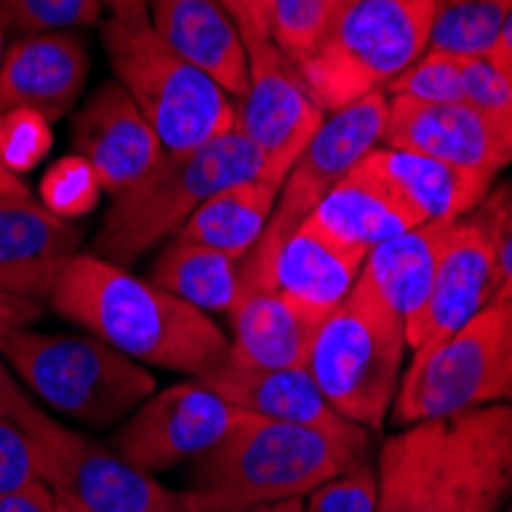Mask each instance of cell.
<instances>
[{
    "label": "cell",
    "mask_w": 512,
    "mask_h": 512,
    "mask_svg": "<svg viewBox=\"0 0 512 512\" xmlns=\"http://www.w3.org/2000/svg\"><path fill=\"white\" fill-rule=\"evenodd\" d=\"M375 467V512H500L512 494V405L402 427Z\"/></svg>",
    "instance_id": "obj_2"
},
{
    "label": "cell",
    "mask_w": 512,
    "mask_h": 512,
    "mask_svg": "<svg viewBox=\"0 0 512 512\" xmlns=\"http://www.w3.org/2000/svg\"><path fill=\"white\" fill-rule=\"evenodd\" d=\"M506 316H509V322H506V356H503V390L512 384V298L506 301ZM503 396V393H500Z\"/></svg>",
    "instance_id": "obj_45"
},
{
    "label": "cell",
    "mask_w": 512,
    "mask_h": 512,
    "mask_svg": "<svg viewBox=\"0 0 512 512\" xmlns=\"http://www.w3.org/2000/svg\"><path fill=\"white\" fill-rule=\"evenodd\" d=\"M463 62L467 59L427 50L387 86V96H402L427 105L467 102V92H463Z\"/></svg>",
    "instance_id": "obj_31"
},
{
    "label": "cell",
    "mask_w": 512,
    "mask_h": 512,
    "mask_svg": "<svg viewBox=\"0 0 512 512\" xmlns=\"http://www.w3.org/2000/svg\"><path fill=\"white\" fill-rule=\"evenodd\" d=\"M148 279L184 304L224 316L249 292L243 258L184 240H172L160 249Z\"/></svg>",
    "instance_id": "obj_26"
},
{
    "label": "cell",
    "mask_w": 512,
    "mask_h": 512,
    "mask_svg": "<svg viewBox=\"0 0 512 512\" xmlns=\"http://www.w3.org/2000/svg\"><path fill=\"white\" fill-rule=\"evenodd\" d=\"M102 194L99 172L80 154L59 157L40 178V203L65 221H80L96 212Z\"/></svg>",
    "instance_id": "obj_30"
},
{
    "label": "cell",
    "mask_w": 512,
    "mask_h": 512,
    "mask_svg": "<svg viewBox=\"0 0 512 512\" xmlns=\"http://www.w3.org/2000/svg\"><path fill=\"white\" fill-rule=\"evenodd\" d=\"M503 512H512V500H509V503H506V509H503Z\"/></svg>",
    "instance_id": "obj_51"
},
{
    "label": "cell",
    "mask_w": 512,
    "mask_h": 512,
    "mask_svg": "<svg viewBox=\"0 0 512 512\" xmlns=\"http://www.w3.org/2000/svg\"><path fill=\"white\" fill-rule=\"evenodd\" d=\"M59 500H62V497H59ZM62 512H83V509H77V506H71V503L62 500Z\"/></svg>",
    "instance_id": "obj_50"
},
{
    "label": "cell",
    "mask_w": 512,
    "mask_h": 512,
    "mask_svg": "<svg viewBox=\"0 0 512 512\" xmlns=\"http://www.w3.org/2000/svg\"><path fill=\"white\" fill-rule=\"evenodd\" d=\"M89 46L74 31L16 37L0 68V111L25 108L50 123L62 120L83 96Z\"/></svg>",
    "instance_id": "obj_20"
},
{
    "label": "cell",
    "mask_w": 512,
    "mask_h": 512,
    "mask_svg": "<svg viewBox=\"0 0 512 512\" xmlns=\"http://www.w3.org/2000/svg\"><path fill=\"white\" fill-rule=\"evenodd\" d=\"M368 448L246 411L212 451L191 463L178 500L188 512L307 497L362 460Z\"/></svg>",
    "instance_id": "obj_3"
},
{
    "label": "cell",
    "mask_w": 512,
    "mask_h": 512,
    "mask_svg": "<svg viewBox=\"0 0 512 512\" xmlns=\"http://www.w3.org/2000/svg\"><path fill=\"white\" fill-rule=\"evenodd\" d=\"M46 307L129 359L194 381L230 359L227 335L209 313L92 252L65 264Z\"/></svg>",
    "instance_id": "obj_1"
},
{
    "label": "cell",
    "mask_w": 512,
    "mask_h": 512,
    "mask_svg": "<svg viewBox=\"0 0 512 512\" xmlns=\"http://www.w3.org/2000/svg\"><path fill=\"white\" fill-rule=\"evenodd\" d=\"M16 424L37 445L43 485L65 503L83 512H188L178 491L132 467L114 448L65 427L40 405H28Z\"/></svg>",
    "instance_id": "obj_10"
},
{
    "label": "cell",
    "mask_w": 512,
    "mask_h": 512,
    "mask_svg": "<svg viewBox=\"0 0 512 512\" xmlns=\"http://www.w3.org/2000/svg\"><path fill=\"white\" fill-rule=\"evenodd\" d=\"M356 0H329V22L341 13V10H347V7H353Z\"/></svg>",
    "instance_id": "obj_47"
},
{
    "label": "cell",
    "mask_w": 512,
    "mask_h": 512,
    "mask_svg": "<svg viewBox=\"0 0 512 512\" xmlns=\"http://www.w3.org/2000/svg\"><path fill=\"white\" fill-rule=\"evenodd\" d=\"M497 295V249H494V218L488 197L470 215L448 224L439 249L433 286L417 310L405 322L408 350H424L460 325H467Z\"/></svg>",
    "instance_id": "obj_13"
},
{
    "label": "cell",
    "mask_w": 512,
    "mask_h": 512,
    "mask_svg": "<svg viewBox=\"0 0 512 512\" xmlns=\"http://www.w3.org/2000/svg\"><path fill=\"white\" fill-rule=\"evenodd\" d=\"M102 43L114 80L145 114L166 154L194 151L237 129V99L209 74L175 56L151 22L105 19Z\"/></svg>",
    "instance_id": "obj_8"
},
{
    "label": "cell",
    "mask_w": 512,
    "mask_h": 512,
    "mask_svg": "<svg viewBox=\"0 0 512 512\" xmlns=\"http://www.w3.org/2000/svg\"><path fill=\"white\" fill-rule=\"evenodd\" d=\"M53 151V123L37 111H0V163L16 178L37 169Z\"/></svg>",
    "instance_id": "obj_32"
},
{
    "label": "cell",
    "mask_w": 512,
    "mask_h": 512,
    "mask_svg": "<svg viewBox=\"0 0 512 512\" xmlns=\"http://www.w3.org/2000/svg\"><path fill=\"white\" fill-rule=\"evenodd\" d=\"M356 169L396 197L417 224L457 221L470 215L494 188V178L485 172L387 145L368 151Z\"/></svg>",
    "instance_id": "obj_21"
},
{
    "label": "cell",
    "mask_w": 512,
    "mask_h": 512,
    "mask_svg": "<svg viewBox=\"0 0 512 512\" xmlns=\"http://www.w3.org/2000/svg\"><path fill=\"white\" fill-rule=\"evenodd\" d=\"M4 194H28V188L22 178H16L4 163H0V197Z\"/></svg>",
    "instance_id": "obj_46"
},
{
    "label": "cell",
    "mask_w": 512,
    "mask_h": 512,
    "mask_svg": "<svg viewBox=\"0 0 512 512\" xmlns=\"http://www.w3.org/2000/svg\"><path fill=\"white\" fill-rule=\"evenodd\" d=\"M405 322L362 279L329 310L307 353V371L350 424L384 430L396 402L405 359Z\"/></svg>",
    "instance_id": "obj_6"
},
{
    "label": "cell",
    "mask_w": 512,
    "mask_h": 512,
    "mask_svg": "<svg viewBox=\"0 0 512 512\" xmlns=\"http://www.w3.org/2000/svg\"><path fill=\"white\" fill-rule=\"evenodd\" d=\"M378 467L368 457L350 463L344 473L322 482L304 497V512H375Z\"/></svg>",
    "instance_id": "obj_34"
},
{
    "label": "cell",
    "mask_w": 512,
    "mask_h": 512,
    "mask_svg": "<svg viewBox=\"0 0 512 512\" xmlns=\"http://www.w3.org/2000/svg\"><path fill=\"white\" fill-rule=\"evenodd\" d=\"M276 206V191L261 181H243L212 194L172 240L209 246L234 258H246L264 237Z\"/></svg>",
    "instance_id": "obj_27"
},
{
    "label": "cell",
    "mask_w": 512,
    "mask_h": 512,
    "mask_svg": "<svg viewBox=\"0 0 512 512\" xmlns=\"http://www.w3.org/2000/svg\"><path fill=\"white\" fill-rule=\"evenodd\" d=\"M500 402H509V405H512V384H509V387L503 390V396H500Z\"/></svg>",
    "instance_id": "obj_49"
},
{
    "label": "cell",
    "mask_w": 512,
    "mask_h": 512,
    "mask_svg": "<svg viewBox=\"0 0 512 512\" xmlns=\"http://www.w3.org/2000/svg\"><path fill=\"white\" fill-rule=\"evenodd\" d=\"M43 310H46V304H40V301L0 292V344L22 329H31L34 322H40Z\"/></svg>",
    "instance_id": "obj_38"
},
{
    "label": "cell",
    "mask_w": 512,
    "mask_h": 512,
    "mask_svg": "<svg viewBox=\"0 0 512 512\" xmlns=\"http://www.w3.org/2000/svg\"><path fill=\"white\" fill-rule=\"evenodd\" d=\"M439 0H356L298 65L316 105L332 114L387 86L430 46Z\"/></svg>",
    "instance_id": "obj_7"
},
{
    "label": "cell",
    "mask_w": 512,
    "mask_h": 512,
    "mask_svg": "<svg viewBox=\"0 0 512 512\" xmlns=\"http://www.w3.org/2000/svg\"><path fill=\"white\" fill-rule=\"evenodd\" d=\"M512 13V0H439L430 46L457 59H491Z\"/></svg>",
    "instance_id": "obj_28"
},
{
    "label": "cell",
    "mask_w": 512,
    "mask_h": 512,
    "mask_svg": "<svg viewBox=\"0 0 512 512\" xmlns=\"http://www.w3.org/2000/svg\"><path fill=\"white\" fill-rule=\"evenodd\" d=\"M71 145L99 172L108 197L129 191L166 157L157 132L117 80H105L89 92L74 117Z\"/></svg>",
    "instance_id": "obj_16"
},
{
    "label": "cell",
    "mask_w": 512,
    "mask_h": 512,
    "mask_svg": "<svg viewBox=\"0 0 512 512\" xmlns=\"http://www.w3.org/2000/svg\"><path fill=\"white\" fill-rule=\"evenodd\" d=\"M28 405H34V399L25 393V387L13 375V368L0 356V417H7V421L16 424Z\"/></svg>",
    "instance_id": "obj_40"
},
{
    "label": "cell",
    "mask_w": 512,
    "mask_h": 512,
    "mask_svg": "<svg viewBox=\"0 0 512 512\" xmlns=\"http://www.w3.org/2000/svg\"><path fill=\"white\" fill-rule=\"evenodd\" d=\"M151 28L175 56L209 74L227 96H243L249 59L240 28L221 0H151Z\"/></svg>",
    "instance_id": "obj_22"
},
{
    "label": "cell",
    "mask_w": 512,
    "mask_h": 512,
    "mask_svg": "<svg viewBox=\"0 0 512 512\" xmlns=\"http://www.w3.org/2000/svg\"><path fill=\"white\" fill-rule=\"evenodd\" d=\"M387 108L390 96L368 92L359 102L325 114L310 145L301 151L295 166L289 169L283 188L276 194V206L270 215V224L261 240H279L319 206V200L329 194L338 181H344L359 160L375 151L384 138L387 126Z\"/></svg>",
    "instance_id": "obj_14"
},
{
    "label": "cell",
    "mask_w": 512,
    "mask_h": 512,
    "mask_svg": "<svg viewBox=\"0 0 512 512\" xmlns=\"http://www.w3.org/2000/svg\"><path fill=\"white\" fill-rule=\"evenodd\" d=\"M319 313L276 289H249L230 322V362L249 368H301L319 325Z\"/></svg>",
    "instance_id": "obj_23"
},
{
    "label": "cell",
    "mask_w": 512,
    "mask_h": 512,
    "mask_svg": "<svg viewBox=\"0 0 512 512\" xmlns=\"http://www.w3.org/2000/svg\"><path fill=\"white\" fill-rule=\"evenodd\" d=\"M102 0H0V25L13 37L102 25Z\"/></svg>",
    "instance_id": "obj_29"
},
{
    "label": "cell",
    "mask_w": 512,
    "mask_h": 512,
    "mask_svg": "<svg viewBox=\"0 0 512 512\" xmlns=\"http://www.w3.org/2000/svg\"><path fill=\"white\" fill-rule=\"evenodd\" d=\"M111 10V19L129 22V25H142L151 22V0H102Z\"/></svg>",
    "instance_id": "obj_42"
},
{
    "label": "cell",
    "mask_w": 512,
    "mask_h": 512,
    "mask_svg": "<svg viewBox=\"0 0 512 512\" xmlns=\"http://www.w3.org/2000/svg\"><path fill=\"white\" fill-rule=\"evenodd\" d=\"M240 37L249 59V80L237 99V129L264 163L261 184H270L279 194L289 169L325 120V111L307 89L301 68L279 50L267 31L246 28Z\"/></svg>",
    "instance_id": "obj_11"
},
{
    "label": "cell",
    "mask_w": 512,
    "mask_h": 512,
    "mask_svg": "<svg viewBox=\"0 0 512 512\" xmlns=\"http://www.w3.org/2000/svg\"><path fill=\"white\" fill-rule=\"evenodd\" d=\"M0 512H62V500L50 485L34 482L22 491L0 494Z\"/></svg>",
    "instance_id": "obj_39"
},
{
    "label": "cell",
    "mask_w": 512,
    "mask_h": 512,
    "mask_svg": "<svg viewBox=\"0 0 512 512\" xmlns=\"http://www.w3.org/2000/svg\"><path fill=\"white\" fill-rule=\"evenodd\" d=\"M203 387L218 393L221 399L234 402L243 411L270 417V421H283L295 427H307L316 433H325L332 439L368 448L371 433L350 424L341 417L329 399L322 396L316 381L310 378L307 365L301 368H249L224 362L209 375L197 378Z\"/></svg>",
    "instance_id": "obj_18"
},
{
    "label": "cell",
    "mask_w": 512,
    "mask_h": 512,
    "mask_svg": "<svg viewBox=\"0 0 512 512\" xmlns=\"http://www.w3.org/2000/svg\"><path fill=\"white\" fill-rule=\"evenodd\" d=\"M227 13L234 16L237 28H258L270 34V13H273V0H224Z\"/></svg>",
    "instance_id": "obj_41"
},
{
    "label": "cell",
    "mask_w": 512,
    "mask_h": 512,
    "mask_svg": "<svg viewBox=\"0 0 512 512\" xmlns=\"http://www.w3.org/2000/svg\"><path fill=\"white\" fill-rule=\"evenodd\" d=\"M77 249L74 221L53 215L31 194L0 197V292L46 304Z\"/></svg>",
    "instance_id": "obj_19"
},
{
    "label": "cell",
    "mask_w": 512,
    "mask_h": 512,
    "mask_svg": "<svg viewBox=\"0 0 512 512\" xmlns=\"http://www.w3.org/2000/svg\"><path fill=\"white\" fill-rule=\"evenodd\" d=\"M329 28V0H273L270 37L295 65H301Z\"/></svg>",
    "instance_id": "obj_33"
},
{
    "label": "cell",
    "mask_w": 512,
    "mask_h": 512,
    "mask_svg": "<svg viewBox=\"0 0 512 512\" xmlns=\"http://www.w3.org/2000/svg\"><path fill=\"white\" fill-rule=\"evenodd\" d=\"M362 261L365 255L338 246L310 221H301L286 237L261 240L243 258V270L249 289H276L325 316L350 295Z\"/></svg>",
    "instance_id": "obj_15"
},
{
    "label": "cell",
    "mask_w": 512,
    "mask_h": 512,
    "mask_svg": "<svg viewBox=\"0 0 512 512\" xmlns=\"http://www.w3.org/2000/svg\"><path fill=\"white\" fill-rule=\"evenodd\" d=\"M448 224L451 221L417 224L405 234H396L393 240L375 246L362 261L359 279L396 316H402V322L421 310L430 295Z\"/></svg>",
    "instance_id": "obj_25"
},
{
    "label": "cell",
    "mask_w": 512,
    "mask_h": 512,
    "mask_svg": "<svg viewBox=\"0 0 512 512\" xmlns=\"http://www.w3.org/2000/svg\"><path fill=\"white\" fill-rule=\"evenodd\" d=\"M40 479L34 439L7 417H0V494L22 491Z\"/></svg>",
    "instance_id": "obj_36"
},
{
    "label": "cell",
    "mask_w": 512,
    "mask_h": 512,
    "mask_svg": "<svg viewBox=\"0 0 512 512\" xmlns=\"http://www.w3.org/2000/svg\"><path fill=\"white\" fill-rule=\"evenodd\" d=\"M264 163L249 138L234 129L212 142L166 154L142 181L111 197L92 255L129 267L148 249L172 240L212 194L243 181H261Z\"/></svg>",
    "instance_id": "obj_4"
},
{
    "label": "cell",
    "mask_w": 512,
    "mask_h": 512,
    "mask_svg": "<svg viewBox=\"0 0 512 512\" xmlns=\"http://www.w3.org/2000/svg\"><path fill=\"white\" fill-rule=\"evenodd\" d=\"M506 304H491L448 338L414 350L393 402V424L442 421L500 402L506 356Z\"/></svg>",
    "instance_id": "obj_9"
},
{
    "label": "cell",
    "mask_w": 512,
    "mask_h": 512,
    "mask_svg": "<svg viewBox=\"0 0 512 512\" xmlns=\"http://www.w3.org/2000/svg\"><path fill=\"white\" fill-rule=\"evenodd\" d=\"M25 393L89 430H111L157 393L151 368L80 332L22 329L0 344Z\"/></svg>",
    "instance_id": "obj_5"
},
{
    "label": "cell",
    "mask_w": 512,
    "mask_h": 512,
    "mask_svg": "<svg viewBox=\"0 0 512 512\" xmlns=\"http://www.w3.org/2000/svg\"><path fill=\"white\" fill-rule=\"evenodd\" d=\"M7 31H4V25H0V68H4V56H7Z\"/></svg>",
    "instance_id": "obj_48"
},
{
    "label": "cell",
    "mask_w": 512,
    "mask_h": 512,
    "mask_svg": "<svg viewBox=\"0 0 512 512\" xmlns=\"http://www.w3.org/2000/svg\"><path fill=\"white\" fill-rule=\"evenodd\" d=\"M488 206L494 218V249H497L494 304H506L512 298V181L500 184V188H491Z\"/></svg>",
    "instance_id": "obj_37"
},
{
    "label": "cell",
    "mask_w": 512,
    "mask_h": 512,
    "mask_svg": "<svg viewBox=\"0 0 512 512\" xmlns=\"http://www.w3.org/2000/svg\"><path fill=\"white\" fill-rule=\"evenodd\" d=\"M304 221L359 255H368L375 246L417 227L411 212L359 169L338 181Z\"/></svg>",
    "instance_id": "obj_24"
},
{
    "label": "cell",
    "mask_w": 512,
    "mask_h": 512,
    "mask_svg": "<svg viewBox=\"0 0 512 512\" xmlns=\"http://www.w3.org/2000/svg\"><path fill=\"white\" fill-rule=\"evenodd\" d=\"M491 62L512 80V13H509V19H506V25H503V34H500V40H497V46H494Z\"/></svg>",
    "instance_id": "obj_44"
},
{
    "label": "cell",
    "mask_w": 512,
    "mask_h": 512,
    "mask_svg": "<svg viewBox=\"0 0 512 512\" xmlns=\"http://www.w3.org/2000/svg\"><path fill=\"white\" fill-rule=\"evenodd\" d=\"M209 512H304V497L267 500V503H249V506H224V509H209Z\"/></svg>",
    "instance_id": "obj_43"
},
{
    "label": "cell",
    "mask_w": 512,
    "mask_h": 512,
    "mask_svg": "<svg viewBox=\"0 0 512 512\" xmlns=\"http://www.w3.org/2000/svg\"><path fill=\"white\" fill-rule=\"evenodd\" d=\"M243 408L200 381L172 384L138 405L111 436V448L151 476L194 463L243 421Z\"/></svg>",
    "instance_id": "obj_12"
},
{
    "label": "cell",
    "mask_w": 512,
    "mask_h": 512,
    "mask_svg": "<svg viewBox=\"0 0 512 512\" xmlns=\"http://www.w3.org/2000/svg\"><path fill=\"white\" fill-rule=\"evenodd\" d=\"M221 4H224V0H221Z\"/></svg>",
    "instance_id": "obj_52"
},
{
    "label": "cell",
    "mask_w": 512,
    "mask_h": 512,
    "mask_svg": "<svg viewBox=\"0 0 512 512\" xmlns=\"http://www.w3.org/2000/svg\"><path fill=\"white\" fill-rule=\"evenodd\" d=\"M381 145L417 151L463 169L485 172L491 178L512 166V151L500 126L470 102L427 105L390 96Z\"/></svg>",
    "instance_id": "obj_17"
},
{
    "label": "cell",
    "mask_w": 512,
    "mask_h": 512,
    "mask_svg": "<svg viewBox=\"0 0 512 512\" xmlns=\"http://www.w3.org/2000/svg\"><path fill=\"white\" fill-rule=\"evenodd\" d=\"M463 92L467 102L485 111L503 132L512 151V80L491 59H467L463 62Z\"/></svg>",
    "instance_id": "obj_35"
}]
</instances>
